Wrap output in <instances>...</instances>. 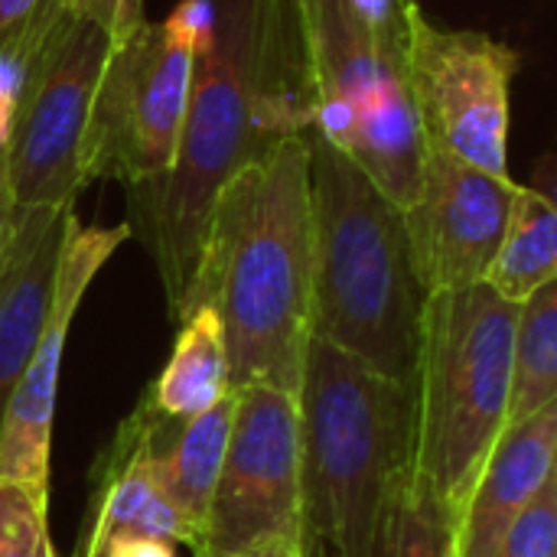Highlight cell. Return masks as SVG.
I'll use <instances>...</instances> for the list:
<instances>
[{
  "mask_svg": "<svg viewBox=\"0 0 557 557\" xmlns=\"http://www.w3.org/2000/svg\"><path fill=\"white\" fill-rule=\"evenodd\" d=\"M313 131V91L294 0H212V36L166 176L127 189V228L157 264L176 317L219 193L277 144Z\"/></svg>",
  "mask_w": 557,
  "mask_h": 557,
  "instance_id": "1",
  "label": "cell"
},
{
  "mask_svg": "<svg viewBox=\"0 0 557 557\" xmlns=\"http://www.w3.org/2000/svg\"><path fill=\"white\" fill-rule=\"evenodd\" d=\"M10 219H13V196H10V183H7V157L0 147V251L10 232Z\"/></svg>",
  "mask_w": 557,
  "mask_h": 557,
  "instance_id": "27",
  "label": "cell"
},
{
  "mask_svg": "<svg viewBox=\"0 0 557 557\" xmlns=\"http://www.w3.org/2000/svg\"><path fill=\"white\" fill-rule=\"evenodd\" d=\"M196 55L163 23H140L111 42L91 98L82 173L124 189L170 173L193 91Z\"/></svg>",
  "mask_w": 557,
  "mask_h": 557,
  "instance_id": "9",
  "label": "cell"
},
{
  "mask_svg": "<svg viewBox=\"0 0 557 557\" xmlns=\"http://www.w3.org/2000/svg\"><path fill=\"white\" fill-rule=\"evenodd\" d=\"M490 557H557V483L552 480L512 522Z\"/></svg>",
  "mask_w": 557,
  "mask_h": 557,
  "instance_id": "22",
  "label": "cell"
},
{
  "mask_svg": "<svg viewBox=\"0 0 557 557\" xmlns=\"http://www.w3.org/2000/svg\"><path fill=\"white\" fill-rule=\"evenodd\" d=\"M98 557H176V545L150 535H114Z\"/></svg>",
  "mask_w": 557,
  "mask_h": 557,
  "instance_id": "26",
  "label": "cell"
},
{
  "mask_svg": "<svg viewBox=\"0 0 557 557\" xmlns=\"http://www.w3.org/2000/svg\"><path fill=\"white\" fill-rule=\"evenodd\" d=\"M300 516V408L271 385L235 388L232 434L196 557H294Z\"/></svg>",
  "mask_w": 557,
  "mask_h": 557,
  "instance_id": "8",
  "label": "cell"
},
{
  "mask_svg": "<svg viewBox=\"0 0 557 557\" xmlns=\"http://www.w3.org/2000/svg\"><path fill=\"white\" fill-rule=\"evenodd\" d=\"M519 65V52L490 33L441 29L421 13L411 29L408 78L424 150L512 180L509 124Z\"/></svg>",
  "mask_w": 557,
  "mask_h": 557,
  "instance_id": "10",
  "label": "cell"
},
{
  "mask_svg": "<svg viewBox=\"0 0 557 557\" xmlns=\"http://www.w3.org/2000/svg\"><path fill=\"white\" fill-rule=\"evenodd\" d=\"M557 401V281L519 307L509 372L506 428L535 418Z\"/></svg>",
  "mask_w": 557,
  "mask_h": 557,
  "instance_id": "20",
  "label": "cell"
},
{
  "mask_svg": "<svg viewBox=\"0 0 557 557\" xmlns=\"http://www.w3.org/2000/svg\"><path fill=\"white\" fill-rule=\"evenodd\" d=\"M75 206L13 209L0 251V418L46 326Z\"/></svg>",
  "mask_w": 557,
  "mask_h": 557,
  "instance_id": "14",
  "label": "cell"
},
{
  "mask_svg": "<svg viewBox=\"0 0 557 557\" xmlns=\"http://www.w3.org/2000/svg\"><path fill=\"white\" fill-rule=\"evenodd\" d=\"M144 395L173 421L199 418L232 395L225 333L212 307H196L180 320L173 352Z\"/></svg>",
  "mask_w": 557,
  "mask_h": 557,
  "instance_id": "17",
  "label": "cell"
},
{
  "mask_svg": "<svg viewBox=\"0 0 557 557\" xmlns=\"http://www.w3.org/2000/svg\"><path fill=\"white\" fill-rule=\"evenodd\" d=\"M166 424L144 395L91 470V499L72 557H98L114 535H150L193 545L157 463V437Z\"/></svg>",
  "mask_w": 557,
  "mask_h": 557,
  "instance_id": "13",
  "label": "cell"
},
{
  "mask_svg": "<svg viewBox=\"0 0 557 557\" xmlns=\"http://www.w3.org/2000/svg\"><path fill=\"white\" fill-rule=\"evenodd\" d=\"M307 557H330L320 545H307Z\"/></svg>",
  "mask_w": 557,
  "mask_h": 557,
  "instance_id": "28",
  "label": "cell"
},
{
  "mask_svg": "<svg viewBox=\"0 0 557 557\" xmlns=\"http://www.w3.org/2000/svg\"><path fill=\"white\" fill-rule=\"evenodd\" d=\"M555 457L557 401L499 434L460 512L457 557H490L496 552L522 509L555 480Z\"/></svg>",
  "mask_w": 557,
  "mask_h": 557,
  "instance_id": "15",
  "label": "cell"
},
{
  "mask_svg": "<svg viewBox=\"0 0 557 557\" xmlns=\"http://www.w3.org/2000/svg\"><path fill=\"white\" fill-rule=\"evenodd\" d=\"M313 131L405 209L421 180L424 140L414 114L408 52L379 39L349 0H294Z\"/></svg>",
  "mask_w": 557,
  "mask_h": 557,
  "instance_id": "6",
  "label": "cell"
},
{
  "mask_svg": "<svg viewBox=\"0 0 557 557\" xmlns=\"http://www.w3.org/2000/svg\"><path fill=\"white\" fill-rule=\"evenodd\" d=\"M313 336L414 388L428 290L401 209L336 147L310 134Z\"/></svg>",
  "mask_w": 557,
  "mask_h": 557,
  "instance_id": "3",
  "label": "cell"
},
{
  "mask_svg": "<svg viewBox=\"0 0 557 557\" xmlns=\"http://www.w3.org/2000/svg\"><path fill=\"white\" fill-rule=\"evenodd\" d=\"M127 238H131L127 222L114 228H101V225L85 228L82 222H75L59 261L55 294L46 326L0 418V483H20L49 499L55 388H59V366L69 343V330L95 274Z\"/></svg>",
  "mask_w": 557,
  "mask_h": 557,
  "instance_id": "12",
  "label": "cell"
},
{
  "mask_svg": "<svg viewBox=\"0 0 557 557\" xmlns=\"http://www.w3.org/2000/svg\"><path fill=\"white\" fill-rule=\"evenodd\" d=\"M228 557H268V555H228ZM294 557H307V548H304L300 555H294Z\"/></svg>",
  "mask_w": 557,
  "mask_h": 557,
  "instance_id": "29",
  "label": "cell"
},
{
  "mask_svg": "<svg viewBox=\"0 0 557 557\" xmlns=\"http://www.w3.org/2000/svg\"><path fill=\"white\" fill-rule=\"evenodd\" d=\"M297 408L304 542L369 557L382 496L414 460V388L313 336Z\"/></svg>",
  "mask_w": 557,
  "mask_h": 557,
  "instance_id": "4",
  "label": "cell"
},
{
  "mask_svg": "<svg viewBox=\"0 0 557 557\" xmlns=\"http://www.w3.org/2000/svg\"><path fill=\"white\" fill-rule=\"evenodd\" d=\"M232 411H235V392L199 418H189V421L166 418L157 437L160 476L193 539L189 548H196L206 529L209 503H212L225 447H228V434H232Z\"/></svg>",
  "mask_w": 557,
  "mask_h": 557,
  "instance_id": "16",
  "label": "cell"
},
{
  "mask_svg": "<svg viewBox=\"0 0 557 557\" xmlns=\"http://www.w3.org/2000/svg\"><path fill=\"white\" fill-rule=\"evenodd\" d=\"M519 183L424 150L414 199L401 209L414 271L431 294L483 284Z\"/></svg>",
  "mask_w": 557,
  "mask_h": 557,
  "instance_id": "11",
  "label": "cell"
},
{
  "mask_svg": "<svg viewBox=\"0 0 557 557\" xmlns=\"http://www.w3.org/2000/svg\"><path fill=\"white\" fill-rule=\"evenodd\" d=\"M196 307L222 323L232 392H300L313 339L310 134L277 144L219 193L176 323Z\"/></svg>",
  "mask_w": 557,
  "mask_h": 557,
  "instance_id": "2",
  "label": "cell"
},
{
  "mask_svg": "<svg viewBox=\"0 0 557 557\" xmlns=\"http://www.w3.org/2000/svg\"><path fill=\"white\" fill-rule=\"evenodd\" d=\"M49 499L20 483H0V557H55L46 525Z\"/></svg>",
  "mask_w": 557,
  "mask_h": 557,
  "instance_id": "21",
  "label": "cell"
},
{
  "mask_svg": "<svg viewBox=\"0 0 557 557\" xmlns=\"http://www.w3.org/2000/svg\"><path fill=\"white\" fill-rule=\"evenodd\" d=\"M519 307L486 284L428 297L414 385V470L463 512L506 431Z\"/></svg>",
  "mask_w": 557,
  "mask_h": 557,
  "instance_id": "5",
  "label": "cell"
},
{
  "mask_svg": "<svg viewBox=\"0 0 557 557\" xmlns=\"http://www.w3.org/2000/svg\"><path fill=\"white\" fill-rule=\"evenodd\" d=\"M55 3L69 13L98 23L111 36V42L131 36L140 23H147L144 0H55Z\"/></svg>",
  "mask_w": 557,
  "mask_h": 557,
  "instance_id": "23",
  "label": "cell"
},
{
  "mask_svg": "<svg viewBox=\"0 0 557 557\" xmlns=\"http://www.w3.org/2000/svg\"><path fill=\"white\" fill-rule=\"evenodd\" d=\"M49 10L52 0H0V49L29 42Z\"/></svg>",
  "mask_w": 557,
  "mask_h": 557,
  "instance_id": "24",
  "label": "cell"
},
{
  "mask_svg": "<svg viewBox=\"0 0 557 557\" xmlns=\"http://www.w3.org/2000/svg\"><path fill=\"white\" fill-rule=\"evenodd\" d=\"M111 36L52 0L26 59L3 144L13 209H65L88 186L82 147Z\"/></svg>",
  "mask_w": 557,
  "mask_h": 557,
  "instance_id": "7",
  "label": "cell"
},
{
  "mask_svg": "<svg viewBox=\"0 0 557 557\" xmlns=\"http://www.w3.org/2000/svg\"><path fill=\"white\" fill-rule=\"evenodd\" d=\"M457 525L460 512L408 463L382 496L369 557H457Z\"/></svg>",
  "mask_w": 557,
  "mask_h": 557,
  "instance_id": "19",
  "label": "cell"
},
{
  "mask_svg": "<svg viewBox=\"0 0 557 557\" xmlns=\"http://www.w3.org/2000/svg\"><path fill=\"white\" fill-rule=\"evenodd\" d=\"M557 277V209L548 193L519 186L512 196L503 242L486 268L483 284L522 307L532 294Z\"/></svg>",
  "mask_w": 557,
  "mask_h": 557,
  "instance_id": "18",
  "label": "cell"
},
{
  "mask_svg": "<svg viewBox=\"0 0 557 557\" xmlns=\"http://www.w3.org/2000/svg\"><path fill=\"white\" fill-rule=\"evenodd\" d=\"M49 16V13H46ZM39 36V33H36ZM36 36L23 46H10V49H0V147L7 144L10 137V124H13V108H16V98H20V88H23V75H26V59H29V49L36 42Z\"/></svg>",
  "mask_w": 557,
  "mask_h": 557,
  "instance_id": "25",
  "label": "cell"
}]
</instances>
